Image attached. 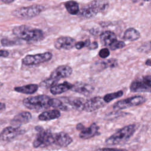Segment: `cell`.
<instances>
[{
	"instance_id": "27",
	"label": "cell",
	"mask_w": 151,
	"mask_h": 151,
	"mask_svg": "<svg viewBox=\"0 0 151 151\" xmlns=\"http://www.w3.org/2000/svg\"><path fill=\"white\" fill-rule=\"evenodd\" d=\"M123 95V91L122 90H119L114 93H108L106 94L103 97V100L106 103H110L112 100L121 97Z\"/></svg>"
},
{
	"instance_id": "7",
	"label": "cell",
	"mask_w": 151,
	"mask_h": 151,
	"mask_svg": "<svg viewBox=\"0 0 151 151\" xmlns=\"http://www.w3.org/2000/svg\"><path fill=\"white\" fill-rule=\"evenodd\" d=\"M146 98L142 96H135L123 100H120L114 103L113 108L116 110H123L130 107L137 106L146 101Z\"/></svg>"
},
{
	"instance_id": "24",
	"label": "cell",
	"mask_w": 151,
	"mask_h": 151,
	"mask_svg": "<svg viewBox=\"0 0 151 151\" xmlns=\"http://www.w3.org/2000/svg\"><path fill=\"white\" fill-rule=\"evenodd\" d=\"M64 7L65 8L67 12L72 15H77L80 12V8L78 4L74 1H67L64 3Z\"/></svg>"
},
{
	"instance_id": "26",
	"label": "cell",
	"mask_w": 151,
	"mask_h": 151,
	"mask_svg": "<svg viewBox=\"0 0 151 151\" xmlns=\"http://www.w3.org/2000/svg\"><path fill=\"white\" fill-rule=\"evenodd\" d=\"M99 65H100V67H101L102 70L106 68H114L118 65V62L115 58H110L101 61L99 63Z\"/></svg>"
},
{
	"instance_id": "6",
	"label": "cell",
	"mask_w": 151,
	"mask_h": 151,
	"mask_svg": "<svg viewBox=\"0 0 151 151\" xmlns=\"http://www.w3.org/2000/svg\"><path fill=\"white\" fill-rule=\"evenodd\" d=\"M52 57V54L49 51L36 54H29L22 59V63L27 66L37 65L50 61Z\"/></svg>"
},
{
	"instance_id": "23",
	"label": "cell",
	"mask_w": 151,
	"mask_h": 151,
	"mask_svg": "<svg viewBox=\"0 0 151 151\" xmlns=\"http://www.w3.org/2000/svg\"><path fill=\"white\" fill-rule=\"evenodd\" d=\"M140 37V33L139 31L134 28H129L127 29L123 34V38L126 41H134Z\"/></svg>"
},
{
	"instance_id": "11",
	"label": "cell",
	"mask_w": 151,
	"mask_h": 151,
	"mask_svg": "<svg viewBox=\"0 0 151 151\" xmlns=\"http://www.w3.org/2000/svg\"><path fill=\"white\" fill-rule=\"evenodd\" d=\"M19 127L8 126L5 127L0 133V141L9 142L23 133Z\"/></svg>"
},
{
	"instance_id": "22",
	"label": "cell",
	"mask_w": 151,
	"mask_h": 151,
	"mask_svg": "<svg viewBox=\"0 0 151 151\" xmlns=\"http://www.w3.org/2000/svg\"><path fill=\"white\" fill-rule=\"evenodd\" d=\"M38 89V85L37 84H29L22 86L14 87V90L15 91L26 94H34L37 91Z\"/></svg>"
},
{
	"instance_id": "13",
	"label": "cell",
	"mask_w": 151,
	"mask_h": 151,
	"mask_svg": "<svg viewBox=\"0 0 151 151\" xmlns=\"http://www.w3.org/2000/svg\"><path fill=\"white\" fill-rule=\"evenodd\" d=\"M76 42V40L72 37L62 36L55 40L54 45L56 49L70 50L75 47Z\"/></svg>"
},
{
	"instance_id": "4",
	"label": "cell",
	"mask_w": 151,
	"mask_h": 151,
	"mask_svg": "<svg viewBox=\"0 0 151 151\" xmlns=\"http://www.w3.org/2000/svg\"><path fill=\"white\" fill-rule=\"evenodd\" d=\"M44 9L41 4H34L28 6L18 8L12 11V15L22 19H29L40 15Z\"/></svg>"
},
{
	"instance_id": "20",
	"label": "cell",
	"mask_w": 151,
	"mask_h": 151,
	"mask_svg": "<svg viewBox=\"0 0 151 151\" xmlns=\"http://www.w3.org/2000/svg\"><path fill=\"white\" fill-rule=\"evenodd\" d=\"M61 116L60 111L57 109L48 110L42 112L38 118L41 121H49L58 119Z\"/></svg>"
},
{
	"instance_id": "16",
	"label": "cell",
	"mask_w": 151,
	"mask_h": 151,
	"mask_svg": "<svg viewBox=\"0 0 151 151\" xmlns=\"http://www.w3.org/2000/svg\"><path fill=\"white\" fill-rule=\"evenodd\" d=\"M71 90L86 96H88L93 93L94 90V87L87 83L77 82L73 84Z\"/></svg>"
},
{
	"instance_id": "8",
	"label": "cell",
	"mask_w": 151,
	"mask_h": 151,
	"mask_svg": "<svg viewBox=\"0 0 151 151\" xmlns=\"http://www.w3.org/2000/svg\"><path fill=\"white\" fill-rule=\"evenodd\" d=\"M151 77L149 75L133 81L130 85V90L132 92H150Z\"/></svg>"
},
{
	"instance_id": "37",
	"label": "cell",
	"mask_w": 151,
	"mask_h": 151,
	"mask_svg": "<svg viewBox=\"0 0 151 151\" xmlns=\"http://www.w3.org/2000/svg\"><path fill=\"white\" fill-rule=\"evenodd\" d=\"M145 65H147V66H150L151 65V61H150V59L148 58L146 62H145Z\"/></svg>"
},
{
	"instance_id": "36",
	"label": "cell",
	"mask_w": 151,
	"mask_h": 151,
	"mask_svg": "<svg viewBox=\"0 0 151 151\" xmlns=\"http://www.w3.org/2000/svg\"><path fill=\"white\" fill-rule=\"evenodd\" d=\"M14 1L13 0H2V2H3L5 4H11L12 2H13Z\"/></svg>"
},
{
	"instance_id": "33",
	"label": "cell",
	"mask_w": 151,
	"mask_h": 151,
	"mask_svg": "<svg viewBox=\"0 0 151 151\" xmlns=\"http://www.w3.org/2000/svg\"><path fill=\"white\" fill-rule=\"evenodd\" d=\"M98 46H99L98 43L96 41H93L92 42H90V43L89 44L87 48L90 50H95L98 48Z\"/></svg>"
},
{
	"instance_id": "14",
	"label": "cell",
	"mask_w": 151,
	"mask_h": 151,
	"mask_svg": "<svg viewBox=\"0 0 151 151\" xmlns=\"http://www.w3.org/2000/svg\"><path fill=\"white\" fill-rule=\"evenodd\" d=\"M64 104L70 109H75L78 111H83L85 101L83 99L73 97H63L60 98Z\"/></svg>"
},
{
	"instance_id": "12",
	"label": "cell",
	"mask_w": 151,
	"mask_h": 151,
	"mask_svg": "<svg viewBox=\"0 0 151 151\" xmlns=\"http://www.w3.org/2000/svg\"><path fill=\"white\" fill-rule=\"evenodd\" d=\"M106 104L103 97H94L85 101L83 110L86 112H93L103 107Z\"/></svg>"
},
{
	"instance_id": "9",
	"label": "cell",
	"mask_w": 151,
	"mask_h": 151,
	"mask_svg": "<svg viewBox=\"0 0 151 151\" xmlns=\"http://www.w3.org/2000/svg\"><path fill=\"white\" fill-rule=\"evenodd\" d=\"M76 129L80 132L79 137L82 139H89L99 134V127L96 123H92L89 127H85L82 123H78Z\"/></svg>"
},
{
	"instance_id": "15",
	"label": "cell",
	"mask_w": 151,
	"mask_h": 151,
	"mask_svg": "<svg viewBox=\"0 0 151 151\" xmlns=\"http://www.w3.org/2000/svg\"><path fill=\"white\" fill-rule=\"evenodd\" d=\"M73 142L72 137L67 133L60 132L54 133V144L61 147L68 146Z\"/></svg>"
},
{
	"instance_id": "38",
	"label": "cell",
	"mask_w": 151,
	"mask_h": 151,
	"mask_svg": "<svg viewBox=\"0 0 151 151\" xmlns=\"http://www.w3.org/2000/svg\"><path fill=\"white\" fill-rule=\"evenodd\" d=\"M5 104L4 103H1L0 102V110H3L4 109H5Z\"/></svg>"
},
{
	"instance_id": "31",
	"label": "cell",
	"mask_w": 151,
	"mask_h": 151,
	"mask_svg": "<svg viewBox=\"0 0 151 151\" xmlns=\"http://www.w3.org/2000/svg\"><path fill=\"white\" fill-rule=\"evenodd\" d=\"M97 151H128L125 149H117V148H109L104 147L100 148L97 150Z\"/></svg>"
},
{
	"instance_id": "2",
	"label": "cell",
	"mask_w": 151,
	"mask_h": 151,
	"mask_svg": "<svg viewBox=\"0 0 151 151\" xmlns=\"http://www.w3.org/2000/svg\"><path fill=\"white\" fill-rule=\"evenodd\" d=\"M136 130L135 124L127 125L106 139L105 143L108 145H119L127 142L133 135Z\"/></svg>"
},
{
	"instance_id": "29",
	"label": "cell",
	"mask_w": 151,
	"mask_h": 151,
	"mask_svg": "<svg viewBox=\"0 0 151 151\" xmlns=\"http://www.w3.org/2000/svg\"><path fill=\"white\" fill-rule=\"evenodd\" d=\"M90 40L89 39H87L84 41H78L76 42L75 44V48L77 50H81L82 48H83L84 47H87L89 45V44L90 43Z\"/></svg>"
},
{
	"instance_id": "32",
	"label": "cell",
	"mask_w": 151,
	"mask_h": 151,
	"mask_svg": "<svg viewBox=\"0 0 151 151\" xmlns=\"http://www.w3.org/2000/svg\"><path fill=\"white\" fill-rule=\"evenodd\" d=\"M149 44H150L149 42H147V43H146L145 44H144V45H142V46H140V47H139V48L138 49V50L140 51H141V52H149V51H150V45L147 47V45Z\"/></svg>"
},
{
	"instance_id": "17",
	"label": "cell",
	"mask_w": 151,
	"mask_h": 151,
	"mask_svg": "<svg viewBox=\"0 0 151 151\" xmlns=\"http://www.w3.org/2000/svg\"><path fill=\"white\" fill-rule=\"evenodd\" d=\"M32 119L31 114L28 111H22L15 115L11 120V124L14 127H19V126L29 123Z\"/></svg>"
},
{
	"instance_id": "28",
	"label": "cell",
	"mask_w": 151,
	"mask_h": 151,
	"mask_svg": "<svg viewBox=\"0 0 151 151\" xmlns=\"http://www.w3.org/2000/svg\"><path fill=\"white\" fill-rule=\"evenodd\" d=\"M126 45V44L122 41H119V40H116L115 41L113 44H111L109 48L110 50L114 51L118 49L123 48L124 46Z\"/></svg>"
},
{
	"instance_id": "21",
	"label": "cell",
	"mask_w": 151,
	"mask_h": 151,
	"mask_svg": "<svg viewBox=\"0 0 151 151\" xmlns=\"http://www.w3.org/2000/svg\"><path fill=\"white\" fill-rule=\"evenodd\" d=\"M100 39L102 44L109 47L117 40V37L113 32L111 31H105L100 34Z\"/></svg>"
},
{
	"instance_id": "10",
	"label": "cell",
	"mask_w": 151,
	"mask_h": 151,
	"mask_svg": "<svg viewBox=\"0 0 151 151\" xmlns=\"http://www.w3.org/2000/svg\"><path fill=\"white\" fill-rule=\"evenodd\" d=\"M72 73L73 69L70 66L67 65H62L54 69L53 71L51 72L48 78L57 83L61 78L69 77L71 75Z\"/></svg>"
},
{
	"instance_id": "5",
	"label": "cell",
	"mask_w": 151,
	"mask_h": 151,
	"mask_svg": "<svg viewBox=\"0 0 151 151\" xmlns=\"http://www.w3.org/2000/svg\"><path fill=\"white\" fill-rule=\"evenodd\" d=\"M37 133L32 145L35 148L45 147L54 144V133L49 130L37 126L35 127Z\"/></svg>"
},
{
	"instance_id": "1",
	"label": "cell",
	"mask_w": 151,
	"mask_h": 151,
	"mask_svg": "<svg viewBox=\"0 0 151 151\" xmlns=\"http://www.w3.org/2000/svg\"><path fill=\"white\" fill-rule=\"evenodd\" d=\"M12 32L17 38L29 42H40L45 38L44 33L41 29L25 25L15 27L12 29Z\"/></svg>"
},
{
	"instance_id": "30",
	"label": "cell",
	"mask_w": 151,
	"mask_h": 151,
	"mask_svg": "<svg viewBox=\"0 0 151 151\" xmlns=\"http://www.w3.org/2000/svg\"><path fill=\"white\" fill-rule=\"evenodd\" d=\"M99 55L102 58H105L110 55V51L107 48H103L101 49L99 52Z\"/></svg>"
},
{
	"instance_id": "25",
	"label": "cell",
	"mask_w": 151,
	"mask_h": 151,
	"mask_svg": "<svg viewBox=\"0 0 151 151\" xmlns=\"http://www.w3.org/2000/svg\"><path fill=\"white\" fill-rule=\"evenodd\" d=\"M50 106L63 111H68L70 110L60 99H51L50 100Z\"/></svg>"
},
{
	"instance_id": "3",
	"label": "cell",
	"mask_w": 151,
	"mask_h": 151,
	"mask_svg": "<svg viewBox=\"0 0 151 151\" xmlns=\"http://www.w3.org/2000/svg\"><path fill=\"white\" fill-rule=\"evenodd\" d=\"M51 98L45 94L35 96H29L25 98L22 103L24 106L29 110H41L50 107V100Z\"/></svg>"
},
{
	"instance_id": "35",
	"label": "cell",
	"mask_w": 151,
	"mask_h": 151,
	"mask_svg": "<svg viewBox=\"0 0 151 151\" xmlns=\"http://www.w3.org/2000/svg\"><path fill=\"white\" fill-rule=\"evenodd\" d=\"M9 55V52L6 50H0V58L6 57Z\"/></svg>"
},
{
	"instance_id": "18",
	"label": "cell",
	"mask_w": 151,
	"mask_h": 151,
	"mask_svg": "<svg viewBox=\"0 0 151 151\" xmlns=\"http://www.w3.org/2000/svg\"><path fill=\"white\" fill-rule=\"evenodd\" d=\"M88 4L94 13L97 15L98 13L103 12L105 10H106L109 7V3L107 1L97 0L93 1L90 2Z\"/></svg>"
},
{
	"instance_id": "34",
	"label": "cell",
	"mask_w": 151,
	"mask_h": 151,
	"mask_svg": "<svg viewBox=\"0 0 151 151\" xmlns=\"http://www.w3.org/2000/svg\"><path fill=\"white\" fill-rule=\"evenodd\" d=\"M1 43L4 46H9V45H14L15 43L13 41H9L6 39H3L1 40Z\"/></svg>"
},
{
	"instance_id": "19",
	"label": "cell",
	"mask_w": 151,
	"mask_h": 151,
	"mask_svg": "<svg viewBox=\"0 0 151 151\" xmlns=\"http://www.w3.org/2000/svg\"><path fill=\"white\" fill-rule=\"evenodd\" d=\"M73 84L64 81L62 83L56 84L50 87V91L53 95L60 94L66 92L67 91L71 90Z\"/></svg>"
}]
</instances>
